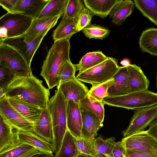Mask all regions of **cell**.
Returning <instances> with one entry per match:
<instances>
[{
  "label": "cell",
  "instance_id": "cell-1",
  "mask_svg": "<svg viewBox=\"0 0 157 157\" xmlns=\"http://www.w3.org/2000/svg\"><path fill=\"white\" fill-rule=\"evenodd\" d=\"M42 82L33 75L16 76L2 88L7 98H19L44 109H48L50 93Z\"/></svg>",
  "mask_w": 157,
  "mask_h": 157
},
{
  "label": "cell",
  "instance_id": "cell-2",
  "mask_svg": "<svg viewBox=\"0 0 157 157\" xmlns=\"http://www.w3.org/2000/svg\"><path fill=\"white\" fill-rule=\"evenodd\" d=\"M70 39L54 41L43 62L40 75L45 80L49 89L59 84V72L65 63L71 60Z\"/></svg>",
  "mask_w": 157,
  "mask_h": 157
},
{
  "label": "cell",
  "instance_id": "cell-3",
  "mask_svg": "<svg viewBox=\"0 0 157 157\" xmlns=\"http://www.w3.org/2000/svg\"><path fill=\"white\" fill-rule=\"evenodd\" d=\"M48 109L52 123L55 155L60 149L67 130L66 101L60 90H56L54 95L49 99Z\"/></svg>",
  "mask_w": 157,
  "mask_h": 157
},
{
  "label": "cell",
  "instance_id": "cell-4",
  "mask_svg": "<svg viewBox=\"0 0 157 157\" xmlns=\"http://www.w3.org/2000/svg\"><path fill=\"white\" fill-rule=\"evenodd\" d=\"M102 101L107 105L128 109L157 105V93L148 90L117 96H109Z\"/></svg>",
  "mask_w": 157,
  "mask_h": 157
},
{
  "label": "cell",
  "instance_id": "cell-5",
  "mask_svg": "<svg viewBox=\"0 0 157 157\" xmlns=\"http://www.w3.org/2000/svg\"><path fill=\"white\" fill-rule=\"evenodd\" d=\"M120 67L117 59L108 57L102 63L78 74L76 77L80 81L94 86L112 79Z\"/></svg>",
  "mask_w": 157,
  "mask_h": 157
},
{
  "label": "cell",
  "instance_id": "cell-6",
  "mask_svg": "<svg viewBox=\"0 0 157 157\" xmlns=\"http://www.w3.org/2000/svg\"><path fill=\"white\" fill-rule=\"evenodd\" d=\"M0 64L8 67L16 76L33 75L30 67L22 56L12 47L0 43Z\"/></svg>",
  "mask_w": 157,
  "mask_h": 157
},
{
  "label": "cell",
  "instance_id": "cell-7",
  "mask_svg": "<svg viewBox=\"0 0 157 157\" xmlns=\"http://www.w3.org/2000/svg\"><path fill=\"white\" fill-rule=\"evenodd\" d=\"M134 113L127 128L123 132L124 137L144 131L157 121V105L133 110Z\"/></svg>",
  "mask_w": 157,
  "mask_h": 157
},
{
  "label": "cell",
  "instance_id": "cell-8",
  "mask_svg": "<svg viewBox=\"0 0 157 157\" xmlns=\"http://www.w3.org/2000/svg\"><path fill=\"white\" fill-rule=\"evenodd\" d=\"M34 19L21 14L7 12L0 18V27L5 28L7 38L24 35L30 26Z\"/></svg>",
  "mask_w": 157,
  "mask_h": 157
},
{
  "label": "cell",
  "instance_id": "cell-9",
  "mask_svg": "<svg viewBox=\"0 0 157 157\" xmlns=\"http://www.w3.org/2000/svg\"><path fill=\"white\" fill-rule=\"evenodd\" d=\"M125 150H132L157 156V140L147 131L140 132L121 140Z\"/></svg>",
  "mask_w": 157,
  "mask_h": 157
},
{
  "label": "cell",
  "instance_id": "cell-10",
  "mask_svg": "<svg viewBox=\"0 0 157 157\" xmlns=\"http://www.w3.org/2000/svg\"><path fill=\"white\" fill-rule=\"evenodd\" d=\"M0 115L16 131L33 132V124L25 119L11 105L6 96L0 99Z\"/></svg>",
  "mask_w": 157,
  "mask_h": 157
},
{
  "label": "cell",
  "instance_id": "cell-11",
  "mask_svg": "<svg viewBox=\"0 0 157 157\" xmlns=\"http://www.w3.org/2000/svg\"><path fill=\"white\" fill-rule=\"evenodd\" d=\"M46 35H41L35 40L30 42H27L25 40L23 35L0 40V43L10 46L17 51L30 67L34 55Z\"/></svg>",
  "mask_w": 157,
  "mask_h": 157
},
{
  "label": "cell",
  "instance_id": "cell-12",
  "mask_svg": "<svg viewBox=\"0 0 157 157\" xmlns=\"http://www.w3.org/2000/svg\"><path fill=\"white\" fill-rule=\"evenodd\" d=\"M57 89L60 90L66 101H71L78 103L87 95L89 90L76 77L59 83Z\"/></svg>",
  "mask_w": 157,
  "mask_h": 157
},
{
  "label": "cell",
  "instance_id": "cell-13",
  "mask_svg": "<svg viewBox=\"0 0 157 157\" xmlns=\"http://www.w3.org/2000/svg\"><path fill=\"white\" fill-rule=\"evenodd\" d=\"M14 133L18 143L26 144L35 148L40 152L53 155L54 149L52 145L33 132L17 131Z\"/></svg>",
  "mask_w": 157,
  "mask_h": 157
},
{
  "label": "cell",
  "instance_id": "cell-14",
  "mask_svg": "<svg viewBox=\"0 0 157 157\" xmlns=\"http://www.w3.org/2000/svg\"><path fill=\"white\" fill-rule=\"evenodd\" d=\"M67 129L77 139L82 137V119L79 104L74 101H66Z\"/></svg>",
  "mask_w": 157,
  "mask_h": 157
},
{
  "label": "cell",
  "instance_id": "cell-15",
  "mask_svg": "<svg viewBox=\"0 0 157 157\" xmlns=\"http://www.w3.org/2000/svg\"><path fill=\"white\" fill-rule=\"evenodd\" d=\"M61 17L58 16L34 19L29 29L23 35L25 40L27 42H31L41 35H46L50 29L56 25Z\"/></svg>",
  "mask_w": 157,
  "mask_h": 157
},
{
  "label": "cell",
  "instance_id": "cell-16",
  "mask_svg": "<svg viewBox=\"0 0 157 157\" xmlns=\"http://www.w3.org/2000/svg\"><path fill=\"white\" fill-rule=\"evenodd\" d=\"M127 67L128 72V94L148 90L150 82L141 67L136 64H130Z\"/></svg>",
  "mask_w": 157,
  "mask_h": 157
},
{
  "label": "cell",
  "instance_id": "cell-17",
  "mask_svg": "<svg viewBox=\"0 0 157 157\" xmlns=\"http://www.w3.org/2000/svg\"><path fill=\"white\" fill-rule=\"evenodd\" d=\"M7 98L11 105L33 125L39 120L43 109L19 98Z\"/></svg>",
  "mask_w": 157,
  "mask_h": 157
},
{
  "label": "cell",
  "instance_id": "cell-18",
  "mask_svg": "<svg viewBox=\"0 0 157 157\" xmlns=\"http://www.w3.org/2000/svg\"><path fill=\"white\" fill-rule=\"evenodd\" d=\"M82 119V137L95 138L97 132L102 127V122L95 114L80 109Z\"/></svg>",
  "mask_w": 157,
  "mask_h": 157
},
{
  "label": "cell",
  "instance_id": "cell-19",
  "mask_svg": "<svg viewBox=\"0 0 157 157\" xmlns=\"http://www.w3.org/2000/svg\"><path fill=\"white\" fill-rule=\"evenodd\" d=\"M49 0H18L13 13L37 18Z\"/></svg>",
  "mask_w": 157,
  "mask_h": 157
},
{
  "label": "cell",
  "instance_id": "cell-20",
  "mask_svg": "<svg viewBox=\"0 0 157 157\" xmlns=\"http://www.w3.org/2000/svg\"><path fill=\"white\" fill-rule=\"evenodd\" d=\"M33 133L50 143L54 147L52 123L48 109L43 110L39 119L34 124Z\"/></svg>",
  "mask_w": 157,
  "mask_h": 157
},
{
  "label": "cell",
  "instance_id": "cell-21",
  "mask_svg": "<svg viewBox=\"0 0 157 157\" xmlns=\"http://www.w3.org/2000/svg\"><path fill=\"white\" fill-rule=\"evenodd\" d=\"M135 7L133 1L119 0L113 7L109 13L112 22L116 25H121L132 13Z\"/></svg>",
  "mask_w": 157,
  "mask_h": 157
},
{
  "label": "cell",
  "instance_id": "cell-22",
  "mask_svg": "<svg viewBox=\"0 0 157 157\" xmlns=\"http://www.w3.org/2000/svg\"><path fill=\"white\" fill-rule=\"evenodd\" d=\"M0 153L10 150L20 144L16 140L12 127L0 115Z\"/></svg>",
  "mask_w": 157,
  "mask_h": 157
},
{
  "label": "cell",
  "instance_id": "cell-23",
  "mask_svg": "<svg viewBox=\"0 0 157 157\" xmlns=\"http://www.w3.org/2000/svg\"><path fill=\"white\" fill-rule=\"evenodd\" d=\"M77 23L74 20L67 17L63 14L59 24L53 31L52 37L54 42L71 38L73 35L79 32Z\"/></svg>",
  "mask_w": 157,
  "mask_h": 157
},
{
  "label": "cell",
  "instance_id": "cell-24",
  "mask_svg": "<svg viewBox=\"0 0 157 157\" xmlns=\"http://www.w3.org/2000/svg\"><path fill=\"white\" fill-rule=\"evenodd\" d=\"M119 0H83L86 7L94 15L104 18L109 15L114 6Z\"/></svg>",
  "mask_w": 157,
  "mask_h": 157
},
{
  "label": "cell",
  "instance_id": "cell-25",
  "mask_svg": "<svg viewBox=\"0 0 157 157\" xmlns=\"http://www.w3.org/2000/svg\"><path fill=\"white\" fill-rule=\"evenodd\" d=\"M113 78L114 84L109 88V96H117L128 94V72L127 67H121Z\"/></svg>",
  "mask_w": 157,
  "mask_h": 157
},
{
  "label": "cell",
  "instance_id": "cell-26",
  "mask_svg": "<svg viewBox=\"0 0 157 157\" xmlns=\"http://www.w3.org/2000/svg\"><path fill=\"white\" fill-rule=\"evenodd\" d=\"M139 44L143 52L157 56V28H150L143 31L139 38Z\"/></svg>",
  "mask_w": 157,
  "mask_h": 157
},
{
  "label": "cell",
  "instance_id": "cell-27",
  "mask_svg": "<svg viewBox=\"0 0 157 157\" xmlns=\"http://www.w3.org/2000/svg\"><path fill=\"white\" fill-rule=\"evenodd\" d=\"M80 153L77 139L67 129L60 149L54 157H77Z\"/></svg>",
  "mask_w": 157,
  "mask_h": 157
},
{
  "label": "cell",
  "instance_id": "cell-28",
  "mask_svg": "<svg viewBox=\"0 0 157 157\" xmlns=\"http://www.w3.org/2000/svg\"><path fill=\"white\" fill-rule=\"evenodd\" d=\"M108 57L100 51L86 53L81 58L79 63L75 64L78 74L91 68L106 60Z\"/></svg>",
  "mask_w": 157,
  "mask_h": 157
},
{
  "label": "cell",
  "instance_id": "cell-29",
  "mask_svg": "<svg viewBox=\"0 0 157 157\" xmlns=\"http://www.w3.org/2000/svg\"><path fill=\"white\" fill-rule=\"evenodd\" d=\"M79 104L80 109L95 114L103 122L105 116V104L102 101L97 100L88 93Z\"/></svg>",
  "mask_w": 157,
  "mask_h": 157
},
{
  "label": "cell",
  "instance_id": "cell-30",
  "mask_svg": "<svg viewBox=\"0 0 157 157\" xmlns=\"http://www.w3.org/2000/svg\"><path fill=\"white\" fill-rule=\"evenodd\" d=\"M68 0H49L44 7L38 18L51 17L64 14Z\"/></svg>",
  "mask_w": 157,
  "mask_h": 157
},
{
  "label": "cell",
  "instance_id": "cell-31",
  "mask_svg": "<svg viewBox=\"0 0 157 157\" xmlns=\"http://www.w3.org/2000/svg\"><path fill=\"white\" fill-rule=\"evenodd\" d=\"M135 7L144 17L157 26V0H134Z\"/></svg>",
  "mask_w": 157,
  "mask_h": 157
},
{
  "label": "cell",
  "instance_id": "cell-32",
  "mask_svg": "<svg viewBox=\"0 0 157 157\" xmlns=\"http://www.w3.org/2000/svg\"><path fill=\"white\" fill-rule=\"evenodd\" d=\"M40 152L30 145L20 144L10 150L0 153V157H31Z\"/></svg>",
  "mask_w": 157,
  "mask_h": 157
},
{
  "label": "cell",
  "instance_id": "cell-33",
  "mask_svg": "<svg viewBox=\"0 0 157 157\" xmlns=\"http://www.w3.org/2000/svg\"><path fill=\"white\" fill-rule=\"evenodd\" d=\"M115 137L105 140L100 137L95 139V148L97 155L99 157H114L112 151L116 143Z\"/></svg>",
  "mask_w": 157,
  "mask_h": 157
},
{
  "label": "cell",
  "instance_id": "cell-34",
  "mask_svg": "<svg viewBox=\"0 0 157 157\" xmlns=\"http://www.w3.org/2000/svg\"><path fill=\"white\" fill-rule=\"evenodd\" d=\"M85 8L82 0H68L63 14L77 22L80 15Z\"/></svg>",
  "mask_w": 157,
  "mask_h": 157
},
{
  "label": "cell",
  "instance_id": "cell-35",
  "mask_svg": "<svg viewBox=\"0 0 157 157\" xmlns=\"http://www.w3.org/2000/svg\"><path fill=\"white\" fill-rule=\"evenodd\" d=\"M82 32L86 37L90 39L102 40L109 36L110 30L100 25L90 24L85 28L82 30Z\"/></svg>",
  "mask_w": 157,
  "mask_h": 157
},
{
  "label": "cell",
  "instance_id": "cell-36",
  "mask_svg": "<svg viewBox=\"0 0 157 157\" xmlns=\"http://www.w3.org/2000/svg\"><path fill=\"white\" fill-rule=\"evenodd\" d=\"M114 82L115 80L113 78L105 82L92 86L89 90L88 94L97 100L102 101L104 98L109 96L108 90Z\"/></svg>",
  "mask_w": 157,
  "mask_h": 157
},
{
  "label": "cell",
  "instance_id": "cell-37",
  "mask_svg": "<svg viewBox=\"0 0 157 157\" xmlns=\"http://www.w3.org/2000/svg\"><path fill=\"white\" fill-rule=\"evenodd\" d=\"M95 138L81 137L77 139V146L80 153L93 156L97 155L95 148Z\"/></svg>",
  "mask_w": 157,
  "mask_h": 157
},
{
  "label": "cell",
  "instance_id": "cell-38",
  "mask_svg": "<svg viewBox=\"0 0 157 157\" xmlns=\"http://www.w3.org/2000/svg\"><path fill=\"white\" fill-rule=\"evenodd\" d=\"M76 65L71 60L67 61L62 67L58 76L59 83L70 80L75 76Z\"/></svg>",
  "mask_w": 157,
  "mask_h": 157
},
{
  "label": "cell",
  "instance_id": "cell-39",
  "mask_svg": "<svg viewBox=\"0 0 157 157\" xmlns=\"http://www.w3.org/2000/svg\"><path fill=\"white\" fill-rule=\"evenodd\" d=\"M16 76L7 66L0 64V87L3 88Z\"/></svg>",
  "mask_w": 157,
  "mask_h": 157
},
{
  "label": "cell",
  "instance_id": "cell-40",
  "mask_svg": "<svg viewBox=\"0 0 157 157\" xmlns=\"http://www.w3.org/2000/svg\"><path fill=\"white\" fill-rule=\"evenodd\" d=\"M94 15L87 8L85 7L80 15L77 21V27L78 32L82 30L90 24Z\"/></svg>",
  "mask_w": 157,
  "mask_h": 157
},
{
  "label": "cell",
  "instance_id": "cell-41",
  "mask_svg": "<svg viewBox=\"0 0 157 157\" xmlns=\"http://www.w3.org/2000/svg\"><path fill=\"white\" fill-rule=\"evenodd\" d=\"M125 148L123 141L116 142L113 147L112 153L114 157H125Z\"/></svg>",
  "mask_w": 157,
  "mask_h": 157
},
{
  "label": "cell",
  "instance_id": "cell-42",
  "mask_svg": "<svg viewBox=\"0 0 157 157\" xmlns=\"http://www.w3.org/2000/svg\"><path fill=\"white\" fill-rule=\"evenodd\" d=\"M18 0H0V5L8 12L13 13Z\"/></svg>",
  "mask_w": 157,
  "mask_h": 157
},
{
  "label": "cell",
  "instance_id": "cell-43",
  "mask_svg": "<svg viewBox=\"0 0 157 157\" xmlns=\"http://www.w3.org/2000/svg\"><path fill=\"white\" fill-rule=\"evenodd\" d=\"M125 157H157L154 155L129 150H125Z\"/></svg>",
  "mask_w": 157,
  "mask_h": 157
},
{
  "label": "cell",
  "instance_id": "cell-44",
  "mask_svg": "<svg viewBox=\"0 0 157 157\" xmlns=\"http://www.w3.org/2000/svg\"><path fill=\"white\" fill-rule=\"evenodd\" d=\"M147 131L149 134L157 140V121L152 124Z\"/></svg>",
  "mask_w": 157,
  "mask_h": 157
},
{
  "label": "cell",
  "instance_id": "cell-45",
  "mask_svg": "<svg viewBox=\"0 0 157 157\" xmlns=\"http://www.w3.org/2000/svg\"><path fill=\"white\" fill-rule=\"evenodd\" d=\"M31 157H54V156L53 155L40 152V153L34 155Z\"/></svg>",
  "mask_w": 157,
  "mask_h": 157
},
{
  "label": "cell",
  "instance_id": "cell-46",
  "mask_svg": "<svg viewBox=\"0 0 157 157\" xmlns=\"http://www.w3.org/2000/svg\"><path fill=\"white\" fill-rule=\"evenodd\" d=\"M120 63L123 67H127L131 64L130 60L127 59H124L122 60Z\"/></svg>",
  "mask_w": 157,
  "mask_h": 157
},
{
  "label": "cell",
  "instance_id": "cell-47",
  "mask_svg": "<svg viewBox=\"0 0 157 157\" xmlns=\"http://www.w3.org/2000/svg\"><path fill=\"white\" fill-rule=\"evenodd\" d=\"M77 157H99L97 155L95 156H93L90 155L80 153Z\"/></svg>",
  "mask_w": 157,
  "mask_h": 157
},
{
  "label": "cell",
  "instance_id": "cell-48",
  "mask_svg": "<svg viewBox=\"0 0 157 157\" xmlns=\"http://www.w3.org/2000/svg\"><path fill=\"white\" fill-rule=\"evenodd\" d=\"M5 93L2 88L0 87V99L5 96Z\"/></svg>",
  "mask_w": 157,
  "mask_h": 157
},
{
  "label": "cell",
  "instance_id": "cell-49",
  "mask_svg": "<svg viewBox=\"0 0 157 157\" xmlns=\"http://www.w3.org/2000/svg\"><path fill=\"white\" fill-rule=\"evenodd\" d=\"M156 88H157V75L156 76Z\"/></svg>",
  "mask_w": 157,
  "mask_h": 157
}]
</instances>
